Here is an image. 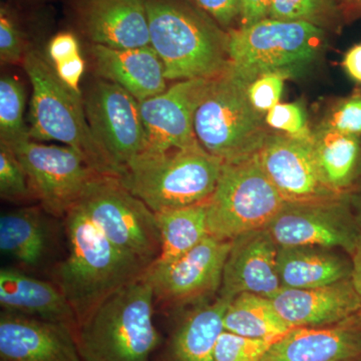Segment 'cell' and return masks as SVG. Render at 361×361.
<instances>
[{"instance_id": "1", "label": "cell", "mask_w": 361, "mask_h": 361, "mask_svg": "<svg viewBox=\"0 0 361 361\" xmlns=\"http://www.w3.org/2000/svg\"><path fill=\"white\" fill-rule=\"evenodd\" d=\"M65 223L68 254L54 268V283L75 311L78 325L148 267L116 248L78 206L68 211Z\"/></svg>"}, {"instance_id": "2", "label": "cell", "mask_w": 361, "mask_h": 361, "mask_svg": "<svg viewBox=\"0 0 361 361\" xmlns=\"http://www.w3.org/2000/svg\"><path fill=\"white\" fill-rule=\"evenodd\" d=\"M168 80L212 78L229 66L228 32L192 0H144Z\"/></svg>"}, {"instance_id": "3", "label": "cell", "mask_w": 361, "mask_h": 361, "mask_svg": "<svg viewBox=\"0 0 361 361\" xmlns=\"http://www.w3.org/2000/svg\"><path fill=\"white\" fill-rule=\"evenodd\" d=\"M155 303L145 273L109 296L75 329L82 360L149 361L161 341Z\"/></svg>"}, {"instance_id": "4", "label": "cell", "mask_w": 361, "mask_h": 361, "mask_svg": "<svg viewBox=\"0 0 361 361\" xmlns=\"http://www.w3.org/2000/svg\"><path fill=\"white\" fill-rule=\"evenodd\" d=\"M23 68L32 85L28 130L37 142H58L75 149L97 174L116 172L97 144L85 115L84 97L70 89L39 51H27Z\"/></svg>"}, {"instance_id": "5", "label": "cell", "mask_w": 361, "mask_h": 361, "mask_svg": "<svg viewBox=\"0 0 361 361\" xmlns=\"http://www.w3.org/2000/svg\"><path fill=\"white\" fill-rule=\"evenodd\" d=\"M222 166L223 161L199 145L165 153L145 152L116 178L157 213L208 201L217 186Z\"/></svg>"}, {"instance_id": "6", "label": "cell", "mask_w": 361, "mask_h": 361, "mask_svg": "<svg viewBox=\"0 0 361 361\" xmlns=\"http://www.w3.org/2000/svg\"><path fill=\"white\" fill-rule=\"evenodd\" d=\"M248 82L231 66L210 78L195 114L199 144L223 161L258 153L270 133L248 96Z\"/></svg>"}, {"instance_id": "7", "label": "cell", "mask_w": 361, "mask_h": 361, "mask_svg": "<svg viewBox=\"0 0 361 361\" xmlns=\"http://www.w3.org/2000/svg\"><path fill=\"white\" fill-rule=\"evenodd\" d=\"M227 32L230 66L249 85L268 73L293 77L317 59L325 42L322 28L271 18Z\"/></svg>"}, {"instance_id": "8", "label": "cell", "mask_w": 361, "mask_h": 361, "mask_svg": "<svg viewBox=\"0 0 361 361\" xmlns=\"http://www.w3.org/2000/svg\"><path fill=\"white\" fill-rule=\"evenodd\" d=\"M286 201L268 179L258 154L223 161L217 186L207 201L209 233L223 241L264 229Z\"/></svg>"}, {"instance_id": "9", "label": "cell", "mask_w": 361, "mask_h": 361, "mask_svg": "<svg viewBox=\"0 0 361 361\" xmlns=\"http://www.w3.org/2000/svg\"><path fill=\"white\" fill-rule=\"evenodd\" d=\"M75 206L123 253L147 267L158 259L161 238L156 214L118 178L97 176Z\"/></svg>"}, {"instance_id": "10", "label": "cell", "mask_w": 361, "mask_h": 361, "mask_svg": "<svg viewBox=\"0 0 361 361\" xmlns=\"http://www.w3.org/2000/svg\"><path fill=\"white\" fill-rule=\"evenodd\" d=\"M11 149L25 168L35 198L44 212L56 217H65L99 175L84 157L66 145H45L30 139Z\"/></svg>"}, {"instance_id": "11", "label": "cell", "mask_w": 361, "mask_h": 361, "mask_svg": "<svg viewBox=\"0 0 361 361\" xmlns=\"http://www.w3.org/2000/svg\"><path fill=\"white\" fill-rule=\"evenodd\" d=\"M90 130L116 172L148 148L140 103L120 85L99 78L84 97Z\"/></svg>"}, {"instance_id": "12", "label": "cell", "mask_w": 361, "mask_h": 361, "mask_svg": "<svg viewBox=\"0 0 361 361\" xmlns=\"http://www.w3.org/2000/svg\"><path fill=\"white\" fill-rule=\"evenodd\" d=\"M231 241L208 236L184 255L167 263H153L145 271L155 302L166 308L202 302L219 293Z\"/></svg>"}, {"instance_id": "13", "label": "cell", "mask_w": 361, "mask_h": 361, "mask_svg": "<svg viewBox=\"0 0 361 361\" xmlns=\"http://www.w3.org/2000/svg\"><path fill=\"white\" fill-rule=\"evenodd\" d=\"M266 229L278 246L339 248L349 256L361 237L349 198L286 202Z\"/></svg>"}, {"instance_id": "14", "label": "cell", "mask_w": 361, "mask_h": 361, "mask_svg": "<svg viewBox=\"0 0 361 361\" xmlns=\"http://www.w3.org/2000/svg\"><path fill=\"white\" fill-rule=\"evenodd\" d=\"M210 78L180 80L165 92L140 103L148 153L199 146L195 114Z\"/></svg>"}, {"instance_id": "15", "label": "cell", "mask_w": 361, "mask_h": 361, "mask_svg": "<svg viewBox=\"0 0 361 361\" xmlns=\"http://www.w3.org/2000/svg\"><path fill=\"white\" fill-rule=\"evenodd\" d=\"M308 140L270 132L257 153L261 167L286 202L341 198L323 183Z\"/></svg>"}, {"instance_id": "16", "label": "cell", "mask_w": 361, "mask_h": 361, "mask_svg": "<svg viewBox=\"0 0 361 361\" xmlns=\"http://www.w3.org/2000/svg\"><path fill=\"white\" fill-rule=\"evenodd\" d=\"M277 255L276 242L266 228L233 239L218 296L231 301L242 293L274 295L281 288Z\"/></svg>"}, {"instance_id": "17", "label": "cell", "mask_w": 361, "mask_h": 361, "mask_svg": "<svg viewBox=\"0 0 361 361\" xmlns=\"http://www.w3.org/2000/svg\"><path fill=\"white\" fill-rule=\"evenodd\" d=\"M0 361H84L75 329L2 310Z\"/></svg>"}, {"instance_id": "18", "label": "cell", "mask_w": 361, "mask_h": 361, "mask_svg": "<svg viewBox=\"0 0 361 361\" xmlns=\"http://www.w3.org/2000/svg\"><path fill=\"white\" fill-rule=\"evenodd\" d=\"M78 30L90 44L111 49L149 47V20L144 0H78Z\"/></svg>"}, {"instance_id": "19", "label": "cell", "mask_w": 361, "mask_h": 361, "mask_svg": "<svg viewBox=\"0 0 361 361\" xmlns=\"http://www.w3.org/2000/svg\"><path fill=\"white\" fill-rule=\"evenodd\" d=\"M270 300L291 329L331 326L348 322L361 311L350 278L313 288L281 287Z\"/></svg>"}, {"instance_id": "20", "label": "cell", "mask_w": 361, "mask_h": 361, "mask_svg": "<svg viewBox=\"0 0 361 361\" xmlns=\"http://www.w3.org/2000/svg\"><path fill=\"white\" fill-rule=\"evenodd\" d=\"M361 355V317L325 327H297L271 344L261 361H349Z\"/></svg>"}, {"instance_id": "21", "label": "cell", "mask_w": 361, "mask_h": 361, "mask_svg": "<svg viewBox=\"0 0 361 361\" xmlns=\"http://www.w3.org/2000/svg\"><path fill=\"white\" fill-rule=\"evenodd\" d=\"M90 52L99 78L120 85L139 103L167 90L163 61L151 45L111 49L90 44Z\"/></svg>"}, {"instance_id": "22", "label": "cell", "mask_w": 361, "mask_h": 361, "mask_svg": "<svg viewBox=\"0 0 361 361\" xmlns=\"http://www.w3.org/2000/svg\"><path fill=\"white\" fill-rule=\"evenodd\" d=\"M0 305L4 311L65 323L77 329L75 311L56 283L13 267L0 270Z\"/></svg>"}, {"instance_id": "23", "label": "cell", "mask_w": 361, "mask_h": 361, "mask_svg": "<svg viewBox=\"0 0 361 361\" xmlns=\"http://www.w3.org/2000/svg\"><path fill=\"white\" fill-rule=\"evenodd\" d=\"M320 177L341 198H349L361 187V137L327 128H315L310 140Z\"/></svg>"}, {"instance_id": "24", "label": "cell", "mask_w": 361, "mask_h": 361, "mask_svg": "<svg viewBox=\"0 0 361 361\" xmlns=\"http://www.w3.org/2000/svg\"><path fill=\"white\" fill-rule=\"evenodd\" d=\"M229 302L218 296L185 315L169 337L161 361H216V343L224 331L223 317Z\"/></svg>"}, {"instance_id": "25", "label": "cell", "mask_w": 361, "mask_h": 361, "mask_svg": "<svg viewBox=\"0 0 361 361\" xmlns=\"http://www.w3.org/2000/svg\"><path fill=\"white\" fill-rule=\"evenodd\" d=\"M277 266L285 288L326 286L351 274V260L323 247L278 246Z\"/></svg>"}, {"instance_id": "26", "label": "cell", "mask_w": 361, "mask_h": 361, "mask_svg": "<svg viewBox=\"0 0 361 361\" xmlns=\"http://www.w3.org/2000/svg\"><path fill=\"white\" fill-rule=\"evenodd\" d=\"M0 249L18 264L37 268L49 250V235L42 213L23 208L0 217Z\"/></svg>"}, {"instance_id": "27", "label": "cell", "mask_w": 361, "mask_h": 361, "mask_svg": "<svg viewBox=\"0 0 361 361\" xmlns=\"http://www.w3.org/2000/svg\"><path fill=\"white\" fill-rule=\"evenodd\" d=\"M223 327L237 336L270 342L293 329L278 314L270 298L252 293L239 294L230 301Z\"/></svg>"}, {"instance_id": "28", "label": "cell", "mask_w": 361, "mask_h": 361, "mask_svg": "<svg viewBox=\"0 0 361 361\" xmlns=\"http://www.w3.org/2000/svg\"><path fill=\"white\" fill-rule=\"evenodd\" d=\"M161 252L154 263H167L184 255L210 236L207 202L157 212Z\"/></svg>"}, {"instance_id": "29", "label": "cell", "mask_w": 361, "mask_h": 361, "mask_svg": "<svg viewBox=\"0 0 361 361\" xmlns=\"http://www.w3.org/2000/svg\"><path fill=\"white\" fill-rule=\"evenodd\" d=\"M25 89L18 78L4 75L0 80V144L13 147L30 140L25 120Z\"/></svg>"}, {"instance_id": "30", "label": "cell", "mask_w": 361, "mask_h": 361, "mask_svg": "<svg viewBox=\"0 0 361 361\" xmlns=\"http://www.w3.org/2000/svg\"><path fill=\"white\" fill-rule=\"evenodd\" d=\"M269 18L337 30L343 16L336 0H271Z\"/></svg>"}, {"instance_id": "31", "label": "cell", "mask_w": 361, "mask_h": 361, "mask_svg": "<svg viewBox=\"0 0 361 361\" xmlns=\"http://www.w3.org/2000/svg\"><path fill=\"white\" fill-rule=\"evenodd\" d=\"M0 196L2 200L21 203L35 198L30 180L13 149L0 144Z\"/></svg>"}, {"instance_id": "32", "label": "cell", "mask_w": 361, "mask_h": 361, "mask_svg": "<svg viewBox=\"0 0 361 361\" xmlns=\"http://www.w3.org/2000/svg\"><path fill=\"white\" fill-rule=\"evenodd\" d=\"M273 342L223 331L215 348L216 361H261Z\"/></svg>"}, {"instance_id": "33", "label": "cell", "mask_w": 361, "mask_h": 361, "mask_svg": "<svg viewBox=\"0 0 361 361\" xmlns=\"http://www.w3.org/2000/svg\"><path fill=\"white\" fill-rule=\"evenodd\" d=\"M26 51L25 35L8 6L0 8V61L6 65L23 63Z\"/></svg>"}, {"instance_id": "34", "label": "cell", "mask_w": 361, "mask_h": 361, "mask_svg": "<svg viewBox=\"0 0 361 361\" xmlns=\"http://www.w3.org/2000/svg\"><path fill=\"white\" fill-rule=\"evenodd\" d=\"M268 128L296 139H310L312 130L306 121L305 111L300 104H277L265 115Z\"/></svg>"}, {"instance_id": "35", "label": "cell", "mask_w": 361, "mask_h": 361, "mask_svg": "<svg viewBox=\"0 0 361 361\" xmlns=\"http://www.w3.org/2000/svg\"><path fill=\"white\" fill-rule=\"evenodd\" d=\"M320 126L344 134L361 137V94L337 102Z\"/></svg>"}, {"instance_id": "36", "label": "cell", "mask_w": 361, "mask_h": 361, "mask_svg": "<svg viewBox=\"0 0 361 361\" xmlns=\"http://www.w3.org/2000/svg\"><path fill=\"white\" fill-rule=\"evenodd\" d=\"M286 78L281 73H268L260 75L249 85V99L259 113L265 116L271 109L279 104Z\"/></svg>"}, {"instance_id": "37", "label": "cell", "mask_w": 361, "mask_h": 361, "mask_svg": "<svg viewBox=\"0 0 361 361\" xmlns=\"http://www.w3.org/2000/svg\"><path fill=\"white\" fill-rule=\"evenodd\" d=\"M222 28L231 30L239 20L240 0H194Z\"/></svg>"}, {"instance_id": "38", "label": "cell", "mask_w": 361, "mask_h": 361, "mask_svg": "<svg viewBox=\"0 0 361 361\" xmlns=\"http://www.w3.org/2000/svg\"><path fill=\"white\" fill-rule=\"evenodd\" d=\"M47 54L51 65L78 56L80 52L77 35L71 32L56 33L47 44Z\"/></svg>"}, {"instance_id": "39", "label": "cell", "mask_w": 361, "mask_h": 361, "mask_svg": "<svg viewBox=\"0 0 361 361\" xmlns=\"http://www.w3.org/2000/svg\"><path fill=\"white\" fill-rule=\"evenodd\" d=\"M54 66L61 82L75 92H80V82L85 70V59L80 54Z\"/></svg>"}, {"instance_id": "40", "label": "cell", "mask_w": 361, "mask_h": 361, "mask_svg": "<svg viewBox=\"0 0 361 361\" xmlns=\"http://www.w3.org/2000/svg\"><path fill=\"white\" fill-rule=\"evenodd\" d=\"M271 0H240V26H248L269 18Z\"/></svg>"}, {"instance_id": "41", "label": "cell", "mask_w": 361, "mask_h": 361, "mask_svg": "<svg viewBox=\"0 0 361 361\" xmlns=\"http://www.w3.org/2000/svg\"><path fill=\"white\" fill-rule=\"evenodd\" d=\"M342 66L349 77L361 84V44L355 45L346 52Z\"/></svg>"}, {"instance_id": "42", "label": "cell", "mask_w": 361, "mask_h": 361, "mask_svg": "<svg viewBox=\"0 0 361 361\" xmlns=\"http://www.w3.org/2000/svg\"><path fill=\"white\" fill-rule=\"evenodd\" d=\"M351 274L350 280L355 287V292L360 297L361 303V237L356 245L355 251L350 255ZM361 317V311L360 313Z\"/></svg>"}, {"instance_id": "43", "label": "cell", "mask_w": 361, "mask_h": 361, "mask_svg": "<svg viewBox=\"0 0 361 361\" xmlns=\"http://www.w3.org/2000/svg\"><path fill=\"white\" fill-rule=\"evenodd\" d=\"M344 21L361 18V0H337Z\"/></svg>"}, {"instance_id": "44", "label": "cell", "mask_w": 361, "mask_h": 361, "mask_svg": "<svg viewBox=\"0 0 361 361\" xmlns=\"http://www.w3.org/2000/svg\"><path fill=\"white\" fill-rule=\"evenodd\" d=\"M349 203H350L351 210H353V216H355L356 224H357L361 230V187L349 197Z\"/></svg>"}, {"instance_id": "45", "label": "cell", "mask_w": 361, "mask_h": 361, "mask_svg": "<svg viewBox=\"0 0 361 361\" xmlns=\"http://www.w3.org/2000/svg\"><path fill=\"white\" fill-rule=\"evenodd\" d=\"M336 1H337V0H336Z\"/></svg>"}]
</instances>
